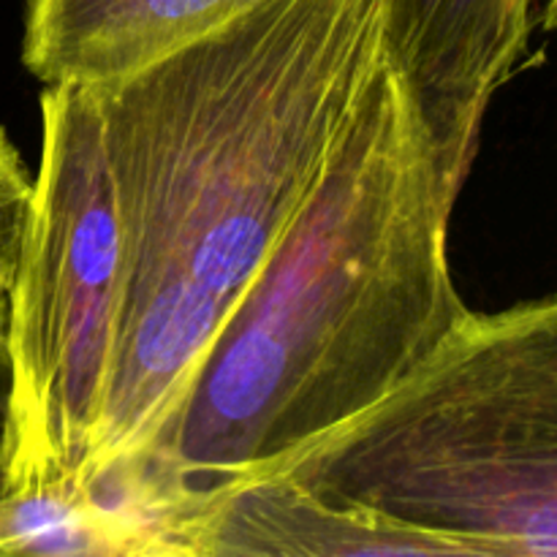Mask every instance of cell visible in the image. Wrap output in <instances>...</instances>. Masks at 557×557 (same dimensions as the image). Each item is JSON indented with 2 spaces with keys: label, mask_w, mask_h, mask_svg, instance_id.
<instances>
[{
  "label": "cell",
  "mask_w": 557,
  "mask_h": 557,
  "mask_svg": "<svg viewBox=\"0 0 557 557\" xmlns=\"http://www.w3.org/2000/svg\"><path fill=\"white\" fill-rule=\"evenodd\" d=\"M392 0H256L92 85L128 239L90 471L172 430L228 315L319 188L389 63Z\"/></svg>",
  "instance_id": "obj_1"
},
{
  "label": "cell",
  "mask_w": 557,
  "mask_h": 557,
  "mask_svg": "<svg viewBox=\"0 0 557 557\" xmlns=\"http://www.w3.org/2000/svg\"><path fill=\"white\" fill-rule=\"evenodd\" d=\"M451 212L389 54L177 422L136 460L199 490L270 471L379 406L468 315L449 267Z\"/></svg>",
  "instance_id": "obj_2"
},
{
  "label": "cell",
  "mask_w": 557,
  "mask_h": 557,
  "mask_svg": "<svg viewBox=\"0 0 557 557\" xmlns=\"http://www.w3.org/2000/svg\"><path fill=\"white\" fill-rule=\"evenodd\" d=\"M270 471L462 557H557V288L468 310L406 384Z\"/></svg>",
  "instance_id": "obj_3"
},
{
  "label": "cell",
  "mask_w": 557,
  "mask_h": 557,
  "mask_svg": "<svg viewBox=\"0 0 557 557\" xmlns=\"http://www.w3.org/2000/svg\"><path fill=\"white\" fill-rule=\"evenodd\" d=\"M128 239L85 85H44L33 177L3 324L9 389L0 493H82L123 332Z\"/></svg>",
  "instance_id": "obj_4"
},
{
  "label": "cell",
  "mask_w": 557,
  "mask_h": 557,
  "mask_svg": "<svg viewBox=\"0 0 557 557\" xmlns=\"http://www.w3.org/2000/svg\"><path fill=\"white\" fill-rule=\"evenodd\" d=\"M533 3L392 0V63L411 90L451 205L476 161L484 114L531 41Z\"/></svg>",
  "instance_id": "obj_5"
},
{
  "label": "cell",
  "mask_w": 557,
  "mask_h": 557,
  "mask_svg": "<svg viewBox=\"0 0 557 557\" xmlns=\"http://www.w3.org/2000/svg\"><path fill=\"white\" fill-rule=\"evenodd\" d=\"M174 555H444L455 542L370 511L319 498L281 471L221 479L190 490L172 522Z\"/></svg>",
  "instance_id": "obj_6"
},
{
  "label": "cell",
  "mask_w": 557,
  "mask_h": 557,
  "mask_svg": "<svg viewBox=\"0 0 557 557\" xmlns=\"http://www.w3.org/2000/svg\"><path fill=\"white\" fill-rule=\"evenodd\" d=\"M256 0H25L22 63L41 85H103L207 36Z\"/></svg>",
  "instance_id": "obj_7"
},
{
  "label": "cell",
  "mask_w": 557,
  "mask_h": 557,
  "mask_svg": "<svg viewBox=\"0 0 557 557\" xmlns=\"http://www.w3.org/2000/svg\"><path fill=\"white\" fill-rule=\"evenodd\" d=\"M0 555H134L128 536L87 498L60 487L0 493Z\"/></svg>",
  "instance_id": "obj_8"
},
{
  "label": "cell",
  "mask_w": 557,
  "mask_h": 557,
  "mask_svg": "<svg viewBox=\"0 0 557 557\" xmlns=\"http://www.w3.org/2000/svg\"><path fill=\"white\" fill-rule=\"evenodd\" d=\"M33 196V174L27 172L20 150L0 128V324H5V302L14 281L16 256Z\"/></svg>",
  "instance_id": "obj_9"
},
{
  "label": "cell",
  "mask_w": 557,
  "mask_h": 557,
  "mask_svg": "<svg viewBox=\"0 0 557 557\" xmlns=\"http://www.w3.org/2000/svg\"><path fill=\"white\" fill-rule=\"evenodd\" d=\"M542 27L547 33H557V0H547V5H544Z\"/></svg>",
  "instance_id": "obj_10"
}]
</instances>
